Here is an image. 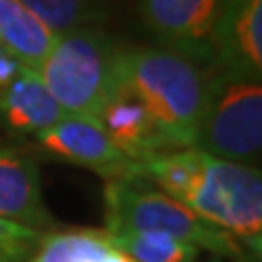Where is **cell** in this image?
<instances>
[{
    "instance_id": "6da1fadb",
    "label": "cell",
    "mask_w": 262,
    "mask_h": 262,
    "mask_svg": "<svg viewBox=\"0 0 262 262\" xmlns=\"http://www.w3.org/2000/svg\"><path fill=\"white\" fill-rule=\"evenodd\" d=\"M142 177L206 223L232 234L253 258L260 260V168L219 160L196 149H177L144 160Z\"/></svg>"
},
{
    "instance_id": "7a4b0ae2",
    "label": "cell",
    "mask_w": 262,
    "mask_h": 262,
    "mask_svg": "<svg viewBox=\"0 0 262 262\" xmlns=\"http://www.w3.org/2000/svg\"><path fill=\"white\" fill-rule=\"evenodd\" d=\"M114 83L144 105L170 149H192L206 96L199 66L160 46H120Z\"/></svg>"
},
{
    "instance_id": "3957f363",
    "label": "cell",
    "mask_w": 262,
    "mask_h": 262,
    "mask_svg": "<svg viewBox=\"0 0 262 262\" xmlns=\"http://www.w3.org/2000/svg\"><path fill=\"white\" fill-rule=\"evenodd\" d=\"M105 232H151L194 245L227 262H260L234 238L206 223L173 196L158 190L144 177L125 182H105Z\"/></svg>"
},
{
    "instance_id": "277c9868",
    "label": "cell",
    "mask_w": 262,
    "mask_h": 262,
    "mask_svg": "<svg viewBox=\"0 0 262 262\" xmlns=\"http://www.w3.org/2000/svg\"><path fill=\"white\" fill-rule=\"evenodd\" d=\"M192 149L256 166L262 151V77L212 68Z\"/></svg>"
},
{
    "instance_id": "5b68a950",
    "label": "cell",
    "mask_w": 262,
    "mask_h": 262,
    "mask_svg": "<svg viewBox=\"0 0 262 262\" xmlns=\"http://www.w3.org/2000/svg\"><path fill=\"white\" fill-rule=\"evenodd\" d=\"M118 48L103 31L75 29L55 37L35 72L66 114L96 120L114 88Z\"/></svg>"
},
{
    "instance_id": "8992f818",
    "label": "cell",
    "mask_w": 262,
    "mask_h": 262,
    "mask_svg": "<svg viewBox=\"0 0 262 262\" xmlns=\"http://www.w3.org/2000/svg\"><path fill=\"white\" fill-rule=\"evenodd\" d=\"M35 138L48 155L92 170L105 182L142 177V164L118 151L94 118L68 114Z\"/></svg>"
},
{
    "instance_id": "52a82bcc",
    "label": "cell",
    "mask_w": 262,
    "mask_h": 262,
    "mask_svg": "<svg viewBox=\"0 0 262 262\" xmlns=\"http://www.w3.org/2000/svg\"><path fill=\"white\" fill-rule=\"evenodd\" d=\"M221 5L223 0H140L144 22L160 39V48L196 66L210 61Z\"/></svg>"
},
{
    "instance_id": "ba28073f",
    "label": "cell",
    "mask_w": 262,
    "mask_h": 262,
    "mask_svg": "<svg viewBox=\"0 0 262 262\" xmlns=\"http://www.w3.org/2000/svg\"><path fill=\"white\" fill-rule=\"evenodd\" d=\"M210 63L262 77V0H223L212 33Z\"/></svg>"
},
{
    "instance_id": "9c48e42d",
    "label": "cell",
    "mask_w": 262,
    "mask_h": 262,
    "mask_svg": "<svg viewBox=\"0 0 262 262\" xmlns=\"http://www.w3.org/2000/svg\"><path fill=\"white\" fill-rule=\"evenodd\" d=\"M96 122L114 142V146L138 164L158 153L173 151L166 138L162 136L160 127L151 118V114L144 110V105L116 83H114L112 94L98 114Z\"/></svg>"
},
{
    "instance_id": "30bf717a",
    "label": "cell",
    "mask_w": 262,
    "mask_h": 262,
    "mask_svg": "<svg viewBox=\"0 0 262 262\" xmlns=\"http://www.w3.org/2000/svg\"><path fill=\"white\" fill-rule=\"evenodd\" d=\"M0 219L39 232L57 225L46 208L37 164L18 151H0Z\"/></svg>"
},
{
    "instance_id": "8fae6325",
    "label": "cell",
    "mask_w": 262,
    "mask_h": 262,
    "mask_svg": "<svg viewBox=\"0 0 262 262\" xmlns=\"http://www.w3.org/2000/svg\"><path fill=\"white\" fill-rule=\"evenodd\" d=\"M68 116L33 68L22 66L11 83L0 88V118L15 131L37 136Z\"/></svg>"
},
{
    "instance_id": "7c38bea8",
    "label": "cell",
    "mask_w": 262,
    "mask_h": 262,
    "mask_svg": "<svg viewBox=\"0 0 262 262\" xmlns=\"http://www.w3.org/2000/svg\"><path fill=\"white\" fill-rule=\"evenodd\" d=\"M55 37L20 0H0V42L22 66L37 70Z\"/></svg>"
},
{
    "instance_id": "4fadbf2b",
    "label": "cell",
    "mask_w": 262,
    "mask_h": 262,
    "mask_svg": "<svg viewBox=\"0 0 262 262\" xmlns=\"http://www.w3.org/2000/svg\"><path fill=\"white\" fill-rule=\"evenodd\" d=\"M27 262H136L110 243L103 229H70L44 234Z\"/></svg>"
},
{
    "instance_id": "5bb4252c",
    "label": "cell",
    "mask_w": 262,
    "mask_h": 262,
    "mask_svg": "<svg viewBox=\"0 0 262 262\" xmlns=\"http://www.w3.org/2000/svg\"><path fill=\"white\" fill-rule=\"evenodd\" d=\"M105 232V229H103ZM110 243L136 262H199L203 251L194 245L151 232H105Z\"/></svg>"
},
{
    "instance_id": "9a60e30c",
    "label": "cell",
    "mask_w": 262,
    "mask_h": 262,
    "mask_svg": "<svg viewBox=\"0 0 262 262\" xmlns=\"http://www.w3.org/2000/svg\"><path fill=\"white\" fill-rule=\"evenodd\" d=\"M20 3L55 35L105 20V9L98 0H20Z\"/></svg>"
},
{
    "instance_id": "2e32d148",
    "label": "cell",
    "mask_w": 262,
    "mask_h": 262,
    "mask_svg": "<svg viewBox=\"0 0 262 262\" xmlns=\"http://www.w3.org/2000/svg\"><path fill=\"white\" fill-rule=\"evenodd\" d=\"M46 232L0 219V262H27L39 247Z\"/></svg>"
},
{
    "instance_id": "e0dca14e",
    "label": "cell",
    "mask_w": 262,
    "mask_h": 262,
    "mask_svg": "<svg viewBox=\"0 0 262 262\" xmlns=\"http://www.w3.org/2000/svg\"><path fill=\"white\" fill-rule=\"evenodd\" d=\"M20 68H22V63L15 59L9 51H7V48L3 46V42H0V88L11 83Z\"/></svg>"
},
{
    "instance_id": "ac0fdd59",
    "label": "cell",
    "mask_w": 262,
    "mask_h": 262,
    "mask_svg": "<svg viewBox=\"0 0 262 262\" xmlns=\"http://www.w3.org/2000/svg\"><path fill=\"white\" fill-rule=\"evenodd\" d=\"M199 262H227V260H221V258H216V256H208V258H201Z\"/></svg>"
}]
</instances>
